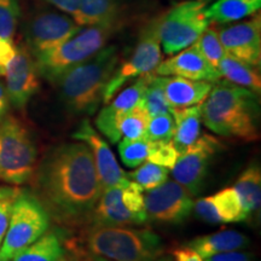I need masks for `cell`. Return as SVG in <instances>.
Segmentation results:
<instances>
[{"label": "cell", "instance_id": "1", "mask_svg": "<svg viewBox=\"0 0 261 261\" xmlns=\"http://www.w3.org/2000/svg\"><path fill=\"white\" fill-rule=\"evenodd\" d=\"M31 181L33 195L57 225L77 231L91 224L102 187L86 144L65 143L51 149Z\"/></svg>", "mask_w": 261, "mask_h": 261}, {"label": "cell", "instance_id": "2", "mask_svg": "<svg viewBox=\"0 0 261 261\" xmlns=\"http://www.w3.org/2000/svg\"><path fill=\"white\" fill-rule=\"evenodd\" d=\"M64 244L75 256L102 261H156L165 253L161 237L150 228L90 224L75 231Z\"/></svg>", "mask_w": 261, "mask_h": 261}, {"label": "cell", "instance_id": "3", "mask_svg": "<svg viewBox=\"0 0 261 261\" xmlns=\"http://www.w3.org/2000/svg\"><path fill=\"white\" fill-rule=\"evenodd\" d=\"M256 93L242 86L218 81L202 103V122L215 135L254 142L259 139Z\"/></svg>", "mask_w": 261, "mask_h": 261}, {"label": "cell", "instance_id": "4", "mask_svg": "<svg viewBox=\"0 0 261 261\" xmlns=\"http://www.w3.org/2000/svg\"><path fill=\"white\" fill-rule=\"evenodd\" d=\"M119 62L116 45H106L89 60L61 74L54 83L65 108L75 115H92L103 102L107 84Z\"/></svg>", "mask_w": 261, "mask_h": 261}, {"label": "cell", "instance_id": "5", "mask_svg": "<svg viewBox=\"0 0 261 261\" xmlns=\"http://www.w3.org/2000/svg\"><path fill=\"white\" fill-rule=\"evenodd\" d=\"M117 28V22L80 27L57 47L35 56L39 75L54 83L65 70L83 63L102 50Z\"/></svg>", "mask_w": 261, "mask_h": 261}, {"label": "cell", "instance_id": "6", "mask_svg": "<svg viewBox=\"0 0 261 261\" xmlns=\"http://www.w3.org/2000/svg\"><path fill=\"white\" fill-rule=\"evenodd\" d=\"M38 165V148L27 126L17 117L0 120V180L9 185L31 181Z\"/></svg>", "mask_w": 261, "mask_h": 261}, {"label": "cell", "instance_id": "7", "mask_svg": "<svg viewBox=\"0 0 261 261\" xmlns=\"http://www.w3.org/2000/svg\"><path fill=\"white\" fill-rule=\"evenodd\" d=\"M50 227L46 210L31 192L22 190L15 201L9 226L0 246V260L11 261Z\"/></svg>", "mask_w": 261, "mask_h": 261}, {"label": "cell", "instance_id": "8", "mask_svg": "<svg viewBox=\"0 0 261 261\" xmlns=\"http://www.w3.org/2000/svg\"><path fill=\"white\" fill-rule=\"evenodd\" d=\"M205 6V2L201 0L184 2L160 18V44L166 55L172 56L189 47L208 28Z\"/></svg>", "mask_w": 261, "mask_h": 261}, {"label": "cell", "instance_id": "9", "mask_svg": "<svg viewBox=\"0 0 261 261\" xmlns=\"http://www.w3.org/2000/svg\"><path fill=\"white\" fill-rule=\"evenodd\" d=\"M159 21L160 18L150 22L140 35L132 56L120 67L117 65L104 91L103 102L106 104L109 103L128 81L152 73L160 64L162 54L159 38Z\"/></svg>", "mask_w": 261, "mask_h": 261}, {"label": "cell", "instance_id": "10", "mask_svg": "<svg viewBox=\"0 0 261 261\" xmlns=\"http://www.w3.org/2000/svg\"><path fill=\"white\" fill-rule=\"evenodd\" d=\"M188 189L175 180H166L146 191L144 207L148 219L166 224H181L194 207V197Z\"/></svg>", "mask_w": 261, "mask_h": 261}, {"label": "cell", "instance_id": "11", "mask_svg": "<svg viewBox=\"0 0 261 261\" xmlns=\"http://www.w3.org/2000/svg\"><path fill=\"white\" fill-rule=\"evenodd\" d=\"M221 146L219 140L210 135L198 137L194 144L179 154L172 168L173 179L192 195H197L203 187L210 163Z\"/></svg>", "mask_w": 261, "mask_h": 261}, {"label": "cell", "instance_id": "12", "mask_svg": "<svg viewBox=\"0 0 261 261\" xmlns=\"http://www.w3.org/2000/svg\"><path fill=\"white\" fill-rule=\"evenodd\" d=\"M80 25L70 16L54 11L38 12L25 28V41L33 56L57 47L77 32Z\"/></svg>", "mask_w": 261, "mask_h": 261}, {"label": "cell", "instance_id": "13", "mask_svg": "<svg viewBox=\"0 0 261 261\" xmlns=\"http://www.w3.org/2000/svg\"><path fill=\"white\" fill-rule=\"evenodd\" d=\"M4 76L10 106L24 109L40 87L37 63L27 46L22 45L16 48V55L6 68Z\"/></svg>", "mask_w": 261, "mask_h": 261}, {"label": "cell", "instance_id": "14", "mask_svg": "<svg viewBox=\"0 0 261 261\" xmlns=\"http://www.w3.org/2000/svg\"><path fill=\"white\" fill-rule=\"evenodd\" d=\"M73 138L83 140L92 151L102 190L113 187L123 188L128 184L129 179L127 178V173L122 171L110 146L91 126L89 120H84L80 123L73 133Z\"/></svg>", "mask_w": 261, "mask_h": 261}, {"label": "cell", "instance_id": "15", "mask_svg": "<svg viewBox=\"0 0 261 261\" xmlns=\"http://www.w3.org/2000/svg\"><path fill=\"white\" fill-rule=\"evenodd\" d=\"M218 35L227 55L252 67H259L261 62V19L259 15L249 21L220 29Z\"/></svg>", "mask_w": 261, "mask_h": 261}, {"label": "cell", "instance_id": "16", "mask_svg": "<svg viewBox=\"0 0 261 261\" xmlns=\"http://www.w3.org/2000/svg\"><path fill=\"white\" fill-rule=\"evenodd\" d=\"M154 76V71L142 75L138 79H136L132 85H129L128 87H126L125 90L117 94L113 99V102L110 100L109 103H107L108 106L104 107L99 114H98V116L96 117L97 128L113 144H115V143L121 139L119 128H117L119 119L142 100L146 86L150 84V81L152 80Z\"/></svg>", "mask_w": 261, "mask_h": 261}, {"label": "cell", "instance_id": "17", "mask_svg": "<svg viewBox=\"0 0 261 261\" xmlns=\"http://www.w3.org/2000/svg\"><path fill=\"white\" fill-rule=\"evenodd\" d=\"M154 73L159 76H180L190 80L218 83L221 75L217 68L205 61L196 44L178 52L175 56L160 62Z\"/></svg>", "mask_w": 261, "mask_h": 261}, {"label": "cell", "instance_id": "18", "mask_svg": "<svg viewBox=\"0 0 261 261\" xmlns=\"http://www.w3.org/2000/svg\"><path fill=\"white\" fill-rule=\"evenodd\" d=\"M166 99L173 109L202 104L210 94L213 83L190 80L180 76H160Z\"/></svg>", "mask_w": 261, "mask_h": 261}, {"label": "cell", "instance_id": "19", "mask_svg": "<svg viewBox=\"0 0 261 261\" xmlns=\"http://www.w3.org/2000/svg\"><path fill=\"white\" fill-rule=\"evenodd\" d=\"M91 224L110 226H129L145 224L140 218L129 212L122 203L121 188L103 189L94 207Z\"/></svg>", "mask_w": 261, "mask_h": 261}, {"label": "cell", "instance_id": "20", "mask_svg": "<svg viewBox=\"0 0 261 261\" xmlns=\"http://www.w3.org/2000/svg\"><path fill=\"white\" fill-rule=\"evenodd\" d=\"M74 256L57 230H47L34 243L17 254L11 261H73Z\"/></svg>", "mask_w": 261, "mask_h": 261}, {"label": "cell", "instance_id": "21", "mask_svg": "<svg viewBox=\"0 0 261 261\" xmlns=\"http://www.w3.org/2000/svg\"><path fill=\"white\" fill-rule=\"evenodd\" d=\"M202 259L214 254L241 250L249 246V238L234 230H225L205 236L196 237L188 243Z\"/></svg>", "mask_w": 261, "mask_h": 261}, {"label": "cell", "instance_id": "22", "mask_svg": "<svg viewBox=\"0 0 261 261\" xmlns=\"http://www.w3.org/2000/svg\"><path fill=\"white\" fill-rule=\"evenodd\" d=\"M175 130L172 143L179 154L194 144L201 135L202 104L181 109H173Z\"/></svg>", "mask_w": 261, "mask_h": 261}, {"label": "cell", "instance_id": "23", "mask_svg": "<svg viewBox=\"0 0 261 261\" xmlns=\"http://www.w3.org/2000/svg\"><path fill=\"white\" fill-rule=\"evenodd\" d=\"M261 8V0H217L205 6L204 16L208 22L230 23L255 14Z\"/></svg>", "mask_w": 261, "mask_h": 261}, {"label": "cell", "instance_id": "24", "mask_svg": "<svg viewBox=\"0 0 261 261\" xmlns=\"http://www.w3.org/2000/svg\"><path fill=\"white\" fill-rule=\"evenodd\" d=\"M120 0H79V11L74 22L80 27L117 22Z\"/></svg>", "mask_w": 261, "mask_h": 261}, {"label": "cell", "instance_id": "25", "mask_svg": "<svg viewBox=\"0 0 261 261\" xmlns=\"http://www.w3.org/2000/svg\"><path fill=\"white\" fill-rule=\"evenodd\" d=\"M218 70L221 77L224 76L228 83L242 86L255 93H260L261 79L255 67L238 61L226 54L218 64Z\"/></svg>", "mask_w": 261, "mask_h": 261}, {"label": "cell", "instance_id": "26", "mask_svg": "<svg viewBox=\"0 0 261 261\" xmlns=\"http://www.w3.org/2000/svg\"><path fill=\"white\" fill-rule=\"evenodd\" d=\"M234 191L240 197L247 219L259 212L261 203V172L259 166L248 167L234 184Z\"/></svg>", "mask_w": 261, "mask_h": 261}, {"label": "cell", "instance_id": "27", "mask_svg": "<svg viewBox=\"0 0 261 261\" xmlns=\"http://www.w3.org/2000/svg\"><path fill=\"white\" fill-rule=\"evenodd\" d=\"M213 201L221 223H240L247 220L240 197L233 188H226L217 192L213 195Z\"/></svg>", "mask_w": 261, "mask_h": 261}, {"label": "cell", "instance_id": "28", "mask_svg": "<svg viewBox=\"0 0 261 261\" xmlns=\"http://www.w3.org/2000/svg\"><path fill=\"white\" fill-rule=\"evenodd\" d=\"M149 120L150 116L148 112L139 102L136 107H133L132 109L123 114L117 121L120 136L123 137V139L129 140L143 138Z\"/></svg>", "mask_w": 261, "mask_h": 261}, {"label": "cell", "instance_id": "29", "mask_svg": "<svg viewBox=\"0 0 261 261\" xmlns=\"http://www.w3.org/2000/svg\"><path fill=\"white\" fill-rule=\"evenodd\" d=\"M140 104L145 108L150 117L159 115V114L173 113V108L169 106L167 99H166L165 92H163L162 89L161 77L159 75L155 74V76L152 77V80L146 86Z\"/></svg>", "mask_w": 261, "mask_h": 261}, {"label": "cell", "instance_id": "30", "mask_svg": "<svg viewBox=\"0 0 261 261\" xmlns=\"http://www.w3.org/2000/svg\"><path fill=\"white\" fill-rule=\"evenodd\" d=\"M127 178L137 182L143 190H151L160 187L168 179V168L162 167V166L155 165L151 162H144L138 166L136 171L127 173Z\"/></svg>", "mask_w": 261, "mask_h": 261}, {"label": "cell", "instance_id": "31", "mask_svg": "<svg viewBox=\"0 0 261 261\" xmlns=\"http://www.w3.org/2000/svg\"><path fill=\"white\" fill-rule=\"evenodd\" d=\"M152 143L146 140L144 137L140 139L129 140L122 139L117 150H119L120 158L125 166L130 168H136L146 161L148 156L151 151Z\"/></svg>", "mask_w": 261, "mask_h": 261}, {"label": "cell", "instance_id": "32", "mask_svg": "<svg viewBox=\"0 0 261 261\" xmlns=\"http://www.w3.org/2000/svg\"><path fill=\"white\" fill-rule=\"evenodd\" d=\"M174 130L175 122L173 114H159V115L150 117L144 133V138L152 144L168 143L173 139Z\"/></svg>", "mask_w": 261, "mask_h": 261}, {"label": "cell", "instance_id": "33", "mask_svg": "<svg viewBox=\"0 0 261 261\" xmlns=\"http://www.w3.org/2000/svg\"><path fill=\"white\" fill-rule=\"evenodd\" d=\"M195 44L202 56L204 57V60L210 62L214 68L218 69V64H219L221 58L226 55V51L224 50L223 45H221L218 32L215 29L207 28L202 33L201 37L195 41Z\"/></svg>", "mask_w": 261, "mask_h": 261}, {"label": "cell", "instance_id": "34", "mask_svg": "<svg viewBox=\"0 0 261 261\" xmlns=\"http://www.w3.org/2000/svg\"><path fill=\"white\" fill-rule=\"evenodd\" d=\"M19 14L18 0H0V38L14 41Z\"/></svg>", "mask_w": 261, "mask_h": 261}, {"label": "cell", "instance_id": "35", "mask_svg": "<svg viewBox=\"0 0 261 261\" xmlns=\"http://www.w3.org/2000/svg\"><path fill=\"white\" fill-rule=\"evenodd\" d=\"M121 198L122 203L129 212L140 218L144 223L148 221V215H146L144 207V195H143V189L135 181L129 180L128 184L121 188Z\"/></svg>", "mask_w": 261, "mask_h": 261}, {"label": "cell", "instance_id": "36", "mask_svg": "<svg viewBox=\"0 0 261 261\" xmlns=\"http://www.w3.org/2000/svg\"><path fill=\"white\" fill-rule=\"evenodd\" d=\"M21 192L22 189L15 185L14 187H0V246L8 230L12 207Z\"/></svg>", "mask_w": 261, "mask_h": 261}, {"label": "cell", "instance_id": "37", "mask_svg": "<svg viewBox=\"0 0 261 261\" xmlns=\"http://www.w3.org/2000/svg\"><path fill=\"white\" fill-rule=\"evenodd\" d=\"M179 158L178 150L173 145L172 140L168 143H156L152 144L151 151L148 156V161L165 168H173Z\"/></svg>", "mask_w": 261, "mask_h": 261}, {"label": "cell", "instance_id": "38", "mask_svg": "<svg viewBox=\"0 0 261 261\" xmlns=\"http://www.w3.org/2000/svg\"><path fill=\"white\" fill-rule=\"evenodd\" d=\"M195 213L200 219H202L205 223H210L213 225L221 224V219L218 213L217 207H215L213 196H208V197L198 198L197 201H194Z\"/></svg>", "mask_w": 261, "mask_h": 261}, {"label": "cell", "instance_id": "39", "mask_svg": "<svg viewBox=\"0 0 261 261\" xmlns=\"http://www.w3.org/2000/svg\"><path fill=\"white\" fill-rule=\"evenodd\" d=\"M203 261H255V259L250 253L231 250V252L214 254V255L204 257Z\"/></svg>", "mask_w": 261, "mask_h": 261}, {"label": "cell", "instance_id": "40", "mask_svg": "<svg viewBox=\"0 0 261 261\" xmlns=\"http://www.w3.org/2000/svg\"><path fill=\"white\" fill-rule=\"evenodd\" d=\"M171 254L173 256V261H203L200 254L195 252L188 244L187 246L173 248Z\"/></svg>", "mask_w": 261, "mask_h": 261}, {"label": "cell", "instance_id": "41", "mask_svg": "<svg viewBox=\"0 0 261 261\" xmlns=\"http://www.w3.org/2000/svg\"><path fill=\"white\" fill-rule=\"evenodd\" d=\"M44 2L56 6L58 10L70 16L73 19L76 17L77 11H79V0H44Z\"/></svg>", "mask_w": 261, "mask_h": 261}, {"label": "cell", "instance_id": "42", "mask_svg": "<svg viewBox=\"0 0 261 261\" xmlns=\"http://www.w3.org/2000/svg\"><path fill=\"white\" fill-rule=\"evenodd\" d=\"M10 107V102L8 98V93H6L5 85L0 81V120L8 114Z\"/></svg>", "mask_w": 261, "mask_h": 261}, {"label": "cell", "instance_id": "43", "mask_svg": "<svg viewBox=\"0 0 261 261\" xmlns=\"http://www.w3.org/2000/svg\"><path fill=\"white\" fill-rule=\"evenodd\" d=\"M75 259H76L77 261H102V260L97 259V257L89 256V255H79V256H75Z\"/></svg>", "mask_w": 261, "mask_h": 261}, {"label": "cell", "instance_id": "44", "mask_svg": "<svg viewBox=\"0 0 261 261\" xmlns=\"http://www.w3.org/2000/svg\"><path fill=\"white\" fill-rule=\"evenodd\" d=\"M156 261H173V260L171 259V257H168V256H166V255H161Z\"/></svg>", "mask_w": 261, "mask_h": 261}, {"label": "cell", "instance_id": "45", "mask_svg": "<svg viewBox=\"0 0 261 261\" xmlns=\"http://www.w3.org/2000/svg\"><path fill=\"white\" fill-rule=\"evenodd\" d=\"M201 2H210V0H201Z\"/></svg>", "mask_w": 261, "mask_h": 261}, {"label": "cell", "instance_id": "46", "mask_svg": "<svg viewBox=\"0 0 261 261\" xmlns=\"http://www.w3.org/2000/svg\"><path fill=\"white\" fill-rule=\"evenodd\" d=\"M73 261H77V260H76V259H75V257H74V259H73Z\"/></svg>", "mask_w": 261, "mask_h": 261}, {"label": "cell", "instance_id": "47", "mask_svg": "<svg viewBox=\"0 0 261 261\" xmlns=\"http://www.w3.org/2000/svg\"><path fill=\"white\" fill-rule=\"evenodd\" d=\"M0 261H3V260H0Z\"/></svg>", "mask_w": 261, "mask_h": 261}]
</instances>
